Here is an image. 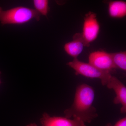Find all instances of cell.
<instances>
[{"mask_svg":"<svg viewBox=\"0 0 126 126\" xmlns=\"http://www.w3.org/2000/svg\"><path fill=\"white\" fill-rule=\"evenodd\" d=\"M40 15L35 9L18 6L7 10L0 7V22L2 25H22L35 19L39 21Z\"/></svg>","mask_w":126,"mask_h":126,"instance_id":"obj_2","label":"cell"},{"mask_svg":"<svg viewBox=\"0 0 126 126\" xmlns=\"http://www.w3.org/2000/svg\"><path fill=\"white\" fill-rule=\"evenodd\" d=\"M100 31V25L96 15L92 12L86 14L84 19L82 32L81 33L86 47L97 38Z\"/></svg>","mask_w":126,"mask_h":126,"instance_id":"obj_4","label":"cell"},{"mask_svg":"<svg viewBox=\"0 0 126 126\" xmlns=\"http://www.w3.org/2000/svg\"><path fill=\"white\" fill-rule=\"evenodd\" d=\"M106 126H126V117H125L119 119L114 125L108 123L106 124Z\"/></svg>","mask_w":126,"mask_h":126,"instance_id":"obj_12","label":"cell"},{"mask_svg":"<svg viewBox=\"0 0 126 126\" xmlns=\"http://www.w3.org/2000/svg\"><path fill=\"white\" fill-rule=\"evenodd\" d=\"M1 74V72L0 71V75ZM1 79H0V84H1Z\"/></svg>","mask_w":126,"mask_h":126,"instance_id":"obj_14","label":"cell"},{"mask_svg":"<svg viewBox=\"0 0 126 126\" xmlns=\"http://www.w3.org/2000/svg\"><path fill=\"white\" fill-rule=\"evenodd\" d=\"M35 10L40 14L47 16L49 10V1L47 0H34L33 1Z\"/></svg>","mask_w":126,"mask_h":126,"instance_id":"obj_11","label":"cell"},{"mask_svg":"<svg viewBox=\"0 0 126 126\" xmlns=\"http://www.w3.org/2000/svg\"><path fill=\"white\" fill-rule=\"evenodd\" d=\"M42 126H86L82 121L78 118L60 116H51L44 113L40 119Z\"/></svg>","mask_w":126,"mask_h":126,"instance_id":"obj_7","label":"cell"},{"mask_svg":"<svg viewBox=\"0 0 126 126\" xmlns=\"http://www.w3.org/2000/svg\"><path fill=\"white\" fill-rule=\"evenodd\" d=\"M86 46L81 33H78L74 35L73 40L65 44L63 48L67 54L75 59L81 54Z\"/></svg>","mask_w":126,"mask_h":126,"instance_id":"obj_8","label":"cell"},{"mask_svg":"<svg viewBox=\"0 0 126 126\" xmlns=\"http://www.w3.org/2000/svg\"><path fill=\"white\" fill-rule=\"evenodd\" d=\"M88 60L89 64L103 72L111 73L117 69L110 53L105 51L98 50L92 52L89 56Z\"/></svg>","mask_w":126,"mask_h":126,"instance_id":"obj_5","label":"cell"},{"mask_svg":"<svg viewBox=\"0 0 126 126\" xmlns=\"http://www.w3.org/2000/svg\"><path fill=\"white\" fill-rule=\"evenodd\" d=\"M95 92L92 87L83 83L77 86L72 106L64 110L67 118H78L84 123H90L98 117L96 108L93 106Z\"/></svg>","mask_w":126,"mask_h":126,"instance_id":"obj_1","label":"cell"},{"mask_svg":"<svg viewBox=\"0 0 126 126\" xmlns=\"http://www.w3.org/2000/svg\"><path fill=\"white\" fill-rule=\"evenodd\" d=\"M37 126V125L35 123H31V124H29V125H27V126Z\"/></svg>","mask_w":126,"mask_h":126,"instance_id":"obj_13","label":"cell"},{"mask_svg":"<svg viewBox=\"0 0 126 126\" xmlns=\"http://www.w3.org/2000/svg\"><path fill=\"white\" fill-rule=\"evenodd\" d=\"M108 14L111 18H122L126 16V2L122 0L112 1L108 4Z\"/></svg>","mask_w":126,"mask_h":126,"instance_id":"obj_9","label":"cell"},{"mask_svg":"<svg viewBox=\"0 0 126 126\" xmlns=\"http://www.w3.org/2000/svg\"><path fill=\"white\" fill-rule=\"evenodd\" d=\"M67 64L75 71L77 75L89 78L100 79L103 86H106L111 76L110 73L101 71L89 63L82 62L77 58L74 59Z\"/></svg>","mask_w":126,"mask_h":126,"instance_id":"obj_3","label":"cell"},{"mask_svg":"<svg viewBox=\"0 0 126 126\" xmlns=\"http://www.w3.org/2000/svg\"><path fill=\"white\" fill-rule=\"evenodd\" d=\"M109 89L115 92L116 96L113 99L115 104H121L120 111L122 114L126 113V87L116 77L111 76L106 85Z\"/></svg>","mask_w":126,"mask_h":126,"instance_id":"obj_6","label":"cell"},{"mask_svg":"<svg viewBox=\"0 0 126 126\" xmlns=\"http://www.w3.org/2000/svg\"><path fill=\"white\" fill-rule=\"evenodd\" d=\"M113 62L116 68L126 71V51L110 53Z\"/></svg>","mask_w":126,"mask_h":126,"instance_id":"obj_10","label":"cell"}]
</instances>
